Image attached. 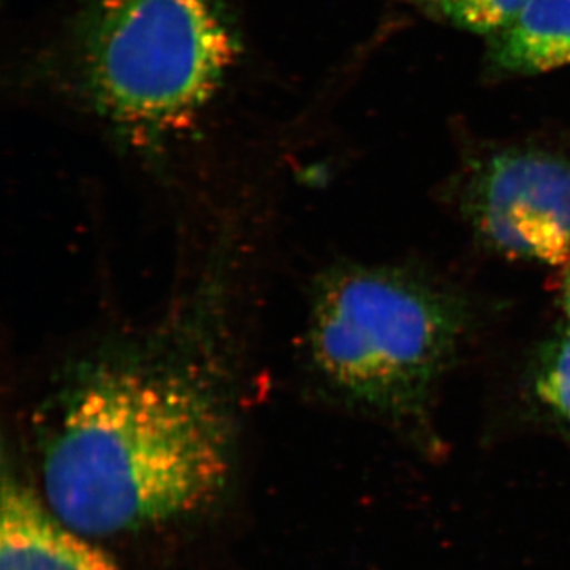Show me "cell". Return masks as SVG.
<instances>
[{
	"label": "cell",
	"mask_w": 570,
	"mask_h": 570,
	"mask_svg": "<svg viewBox=\"0 0 570 570\" xmlns=\"http://www.w3.org/2000/svg\"><path fill=\"white\" fill-rule=\"evenodd\" d=\"M566 266L568 268H566L564 276H562L560 303L564 324L570 326V262Z\"/></svg>",
	"instance_id": "9"
},
{
	"label": "cell",
	"mask_w": 570,
	"mask_h": 570,
	"mask_svg": "<svg viewBox=\"0 0 570 570\" xmlns=\"http://www.w3.org/2000/svg\"><path fill=\"white\" fill-rule=\"evenodd\" d=\"M528 396L547 425L570 439V326L562 324L532 355Z\"/></svg>",
	"instance_id": "7"
},
{
	"label": "cell",
	"mask_w": 570,
	"mask_h": 570,
	"mask_svg": "<svg viewBox=\"0 0 570 570\" xmlns=\"http://www.w3.org/2000/svg\"><path fill=\"white\" fill-rule=\"evenodd\" d=\"M474 321L464 292L415 266H341L317 285L311 355L344 400L433 452L439 390Z\"/></svg>",
	"instance_id": "2"
},
{
	"label": "cell",
	"mask_w": 570,
	"mask_h": 570,
	"mask_svg": "<svg viewBox=\"0 0 570 570\" xmlns=\"http://www.w3.org/2000/svg\"><path fill=\"white\" fill-rule=\"evenodd\" d=\"M456 202L491 253L527 264L570 262V159L549 149H501L468 165Z\"/></svg>",
	"instance_id": "4"
},
{
	"label": "cell",
	"mask_w": 570,
	"mask_h": 570,
	"mask_svg": "<svg viewBox=\"0 0 570 570\" xmlns=\"http://www.w3.org/2000/svg\"><path fill=\"white\" fill-rule=\"evenodd\" d=\"M227 471V420L208 392L174 374L100 371L63 411L45 502L85 538L119 534L202 508Z\"/></svg>",
	"instance_id": "1"
},
{
	"label": "cell",
	"mask_w": 570,
	"mask_h": 570,
	"mask_svg": "<svg viewBox=\"0 0 570 570\" xmlns=\"http://www.w3.org/2000/svg\"><path fill=\"white\" fill-rule=\"evenodd\" d=\"M450 20L475 32L501 31L517 20L532 0H434Z\"/></svg>",
	"instance_id": "8"
},
{
	"label": "cell",
	"mask_w": 570,
	"mask_h": 570,
	"mask_svg": "<svg viewBox=\"0 0 570 570\" xmlns=\"http://www.w3.org/2000/svg\"><path fill=\"white\" fill-rule=\"evenodd\" d=\"M498 69L539 73L570 62V0H532L491 47Z\"/></svg>",
	"instance_id": "6"
},
{
	"label": "cell",
	"mask_w": 570,
	"mask_h": 570,
	"mask_svg": "<svg viewBox=\"0 0 570 570\" xmlns=\"http://www.w3.org/2000/svg\"><path fill=\"white\" fill-rule=\"evenodd\" d=\"M77 45L94 105L146 134L189 121L235 58L217 0H92Z\"/></svg>",
	"instance_id": "3"
},
{
	"label": "cell",
	"mask_w": 570,
	"mask_h": 570,
	"mask_svg": "<svg viewBox=\"0 0 570 570\" xmlns=\"http://www.w3.org/2000/svg\"><path fill=\"white\" fill-rule=\"evenodd\" d=\"M0 570H118L115 562L63 527L47 504L17 480L0 501Z\"/></svg>",
	"instance_id": "5"
}]
</instances>
